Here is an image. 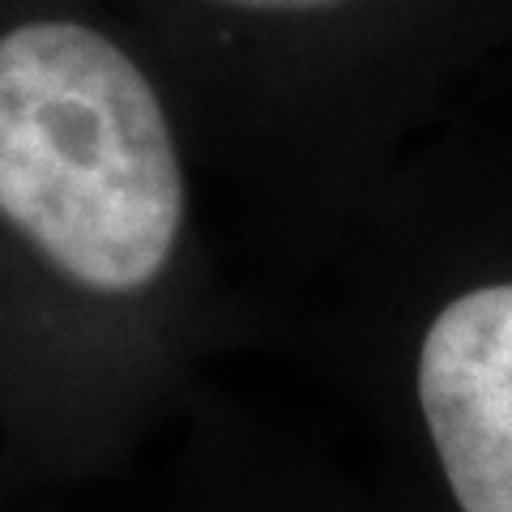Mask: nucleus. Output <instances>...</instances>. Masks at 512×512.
I'll return each instance as SVG.
<instances>
[{"mask_svg":"<svg viewBox=\"0 0 512 512\" xmlns=\"http://www.w3.org/2000/svg\"><path fill=\"white\" fill-rule=\"evenodd\" d=\"M0 218L94 295H137L184 227V175L150 73L73 9L0 22Z\"/></svg>","mask_w":512,"mask_h":512,"instance_id":"obj_1","label":"nucleus"},{"mask_svg":"<svg viewBox=\"0 0 512 512\" xmlns=\"http://www.w3.org/2000/svg\"><path fill=\"white\" fill-rule=\"evenodd\" d=\"M406 308L402 402L453 512H512V222Z\"/></svg>","mask_w":512,"mask_h":512,"instance_id":"obj_2","label":"nucleus"},{"mask_svg":"<svg viewBox=\"0 0 512 512\" xmlns=\"http://www.w3.org/2000/svg\"><path fill=\"white\" fill-rule=\"evenodd\" d=\"M192 18L265 26L363 64L367 82L410 90L512 35V0H167Z\"/></svg>","mask_w":512,"mask_h":512,"instance_id":"obj_3","label":"nucleus"}]
</instances>
